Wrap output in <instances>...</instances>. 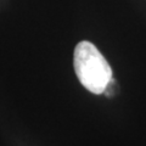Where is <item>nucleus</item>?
Here are the masks:
<instances>
[{"label":"nucleus","instance_id":"nucleus-1","mask_svg":"<svg viewBox=\"0 0 146 146\" xmlns=\"http://www.w3.org/2000/svg\"><path fill=\"white\" fill-rule=\"evenodd\" d=\"M74 72L80 84L93 94H104L112 79V68L98 48L80 42L74 49Z\"/></svg>","mask_w":146,"mask_h":146}]
</instances>
